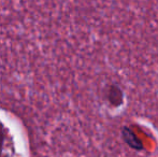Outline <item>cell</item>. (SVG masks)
Returning <instances> with one entry per match:
<instances>
[{
  "mask_svg": "<svg viewBox=\"0 0 158 157\" xmlns=\"http://www.w3.org/2000/svg\"><path fill=\"white\" fill-rule=\"evenodd\" d=\"M122 137H123L124 141L130 149L135 150V151H141L143 150V144H142L141 140L135 136V132L131 130V128L124 126L122 128Z\"/></svg>",
  "mask_w": 158,
  "mask_h": 157,
  "instance_id": "obj_1",
  "label": "cell"
},
{
  "mask_svg": "<svg viewBox=\"0 0 158 157\" xmlns=\"http://www.w3.org/2000/svg\"><path fill=\"white\" fill-rule=\"evenodd\" d=\"M6 128H4L3 124L0 122V157H2V153H3V147H4V142H6Z\"/></svg>",
  "mask_w": 158,
  "mask_h": 157,
  "instance_id": "obj_2",
  "label": "cell"
}]
</instances>
